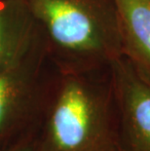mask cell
<instances>
[{"mask_svg":"<svg viewBox=\"0 0 150 151\" xmlns=\"http://www.w3.org/2000/svg\"><path fill=\"white\" fill-rule=\"evenodd\" d=\"M38 144L40 151H118L103 94L75 77L54 86Z\"/></svg>","mask_w":150,"mask_h":151,"instance_id":"1","label":"cell"},{"mask_svg":"<svg viewBox=\"0 0 150 151\" xmlns=\"http://www.w3.org/2000/svg\"><path fill=\"white\" fill-rule=\"evenodd\" d=\"M25 60L0 72V151L39 134L52 96Z\"/></svg>","mask_w":150,"mask_h":151,"instance_id":"2","label":"cell"},{"mask_svg":"<svg viewBox=\"0 0 150 151\" xmlns=\"http://www.w3.org/2000/svg\"><path fill=\"white\" fill-rule=\"evenodd\" d=\"M59 47L69 52L95 54L109 45V28L92 0H24Z\"/></svg>","mask_w":150,"mask_h":151,"instance_id":"3","label":"cell"},{"mask_svg":"<svg viewBox=\"0 0 150 151\" xmlns=\"http://www.w3.org/2000/svg\"><path fill=\"white\" fill-rule=\"evenodd\" d=\"M34 22L24 0H0V72L27 59Z\"/></svg>","mask_w":150,"mask_h":151,"instance_id":"4","label":"cell"},{"mask_svg":"<svg viewBox=\"0 0 150 151\" xmlns=\"http://www.w3.org/2000/svg\"><path fill=\"white\" fill-rule=\"evenodd\" d=\"M120 87L131 139L139 151H150V86L132 75H124Z\"/></svg>","mask_w":150,"mask_h":151,"instance_id":"5","label":"cell"},{"mask_svg":"<svg viewBox=\"0 0 150 151\" xmlns=\"http://www.w3.org/2000/svg\"><path fill=\"white\" fill-rule=\"evenodd\" d=\"M128 33L150 60V0H113Z\"/></svg>","mask_w":150,"mask_h":151,"instance_id":"6","label":"cell"},{"mask_svg":"<svg viewBox=\"0 0 150 151\" xmlns=\"http://www.w3.org/2000/svg\"><path fill=\"white\" fill-rule=\"evenodd\" d=\"M5 151H40L38 144V134L27 137L9 147Z\"/></svg>","mask_w":150,"mask_h":151,"instance_id":"7","label":"cell"}]
</instances>
